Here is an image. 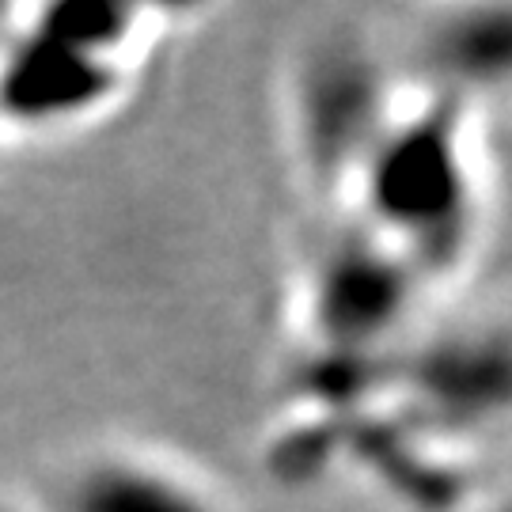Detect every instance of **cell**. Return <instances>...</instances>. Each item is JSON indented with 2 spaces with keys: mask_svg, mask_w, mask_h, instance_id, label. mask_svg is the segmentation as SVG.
Returning <instances> with one entry per match:
<instances>
[{
  "mask_svg": "<svg viewBox=\"0 0 512 512\" xmlns=\"http://www.w3.org/2000/svg\"><path fill=\"white\" fill-rule=\"evenodd\" d=\"M376 236L421 274L448 266L471 228V171L463 156L459 95L387 122L357 167Z\"/></svg>",
  "mask_w": 512,
  "mask_h": 512,
  "instance_id": "cell-1",
  "label": "cell"
},
{
  "mask_svg": "<svg viewBox=\"0 0 512 512\" xmlns=\"http://www.w3.org/2000/svg\"><path fill=\"white\" fill-rule=\"evenodd\" d=\"M421 270L376 232L334 239L311 281V330L327 357H361L384 346L410 315Z\"/></svg>",
  "mask_w": 512,
  "mask_h": 512,
  "instance_id": "cell-2",
  "label": "cell"
},
{
  "mask_svg": "<svg viewBox=\"0 0 512 512\" xmlns=\"http://www.w3.org/2000/svg\"><path fill=\"white\" fill-rule=\"evenodd\" d=\"M122 84L118 57L27 27L0 57V118L23 129L69 126L107 107Z\"/></svg>",
  "mask_w": 512,
  "mask_h": 512,
  "instance_id": "cell-3",
  "label": "cell"
},
{
  "mask_svg": "<svg viewBox=\"0 0 512 512\" xmlns=\"http://www.w3.org/2000/svg\"><path fill=\"white\" fill-rule=\"evenodd\" d=\"M304 148L323 175L357 171L384 133L376 73L357 50H323L304 80Z\"/></svg>",
  "mask_w": 512,
  "mask_h": 512,
  "instance_id": "cell-4",
  "label": "cell"
},
{
  "mask_svg": "<svg viewBox=\"0 0 512 512\" xmlns=\"http://www.w3.org/2000/svg\"><path fill=\"white\" fill-rule=\"evenodd\" d=\"M410 387L418 395L421 414L444 429L478 425L505 406L509 372L501 338L448 342L418 361Z\"/></svg>",
  "mask_w": 512,
  "mask_h": 512,
  "instance_id": "cell-5",
  "label": "cell"
},
{
  "mask_svg": "<svg viewBox=\"0 0 512 512\" xmlns=\"http://www.w3.org/2000/svg\"><path fill=\"white\" fill-rule=\"evenodd\" d=\"M61 512H217L213 501L167 467L99 459L61 490Z\"/></svg>",
  "mask_w": 512,
  "mask_h": 512,
  "instance_id": "cell-6",
  "label": "cell"
},
{
  "mask_svg": "<svg viewBox=\"0 0 512 512\" xmlns=\"http://www.w3.org/2000/svg\"><path fill=\"white\" fill-rule=\"evenodd\" d=\"M137 8L129 4H103V0H65V4H50V8H38L31 27L42 35H54L69 46L80 50H92L103 57H118L126 42L137 31Z\"/></svg>",
  "mask_w": 512,
  "mask_h": 512,
  "instance_id": "cell-7",
  "label": "cell"
},
{
  "mask_svg": "<svg viewBox=\"0 0 512 512\" xmlns=\"http://www.w3.org/2000/svg\"><path fill=\"white\" fill-rule=\"evenodd\" d=\"M440 61L456 80L486 84L509 65V16L505 12H475L448 27L440 42Z\"/></svg>",
  "mask_w": 512,
  "mask_h": 512,
  "instance_id": "cell-8",
  "label": "cell"
},
{
  "mask_svg": "<svg viewBox=\"0 0 512 512\" xmlns=\"http://www.w3.org/2000/svg\"><path fill=\"white\" fill-rule=\"evenodd\" d=\"M0 512H8V509H0Z\"/></svg>",
  "mask_w": 512,
  "mask_h": 512,
  "instance_id": "cell-9",
  "label": "cell"
}]
</instances>
